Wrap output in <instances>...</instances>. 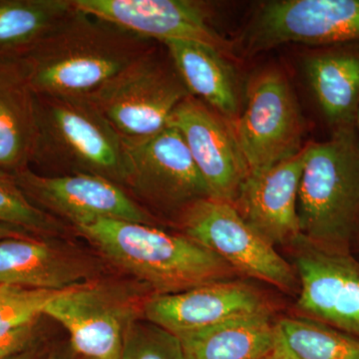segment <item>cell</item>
Returning a JSON list of instances; mask_svg holds the SVG:
<instances>
[{"instance_id": "obj_1", "label": "cell", "mask_w": 359, "mask_h": 359, "mask_svg": "<svg viewBox=\"0 0 359 359\" xmlns=\"http://www.w3.org/2000/svg\"><path fill=\"white\" fill-rule=\"evenodd\" d=\"M157 43L75 6L18 60L35 94L86 97Z\"/></svg>"}, {"instance_id": "obj_2", "label": "cell", "mask_w": 359, "mask_h": 359, "mask_svg": "<svg viewBox=\"0 0 359 359\" xmlns=\"http://www.w3.org/2000/svg\"><path fill=\"white\" fill-rule=\"evenodd\" d=\"M74 228L113 264L150 285L155 294H177L238 275L192 238L151 224L97 219Z\"/></svg>"}, {"instance_id": "obj_3", "label": "cell", "mask_w": 359, "mask_h": 359, "mask_svg": "<svg viewBox=\"0 0 359 359\" xmlns=\"http://www.w3.org/2000/svg\"><path fill=\"white\" fill-rule=\"evenodd\" d=\"M30 163L52 176L90 174L124 183L126 145L88 97L35 94Z\"/></svg>"}, {"instance_id": "obj_4", "label": "cell", "mask_w": 359, "mask_h": 359, "mask_svg": "<svg viewBox=\"0 0 359 359\" xmlns=\"http://www.w3.org/2000/svg\"><path fill=\"white\" fill-rule=\"evenodd\" d=\"M297 196L302 236L327 249L351 252L359 233V144L351 130L304 146Z\"/></svg>"}, {"instance_id": "obj_5", "label": "cell", "mask_w": 359, "mask_h": 359, "mask_svg": "<svg viewBox=\"0 0 359 359\" xmlns=\"http://www.w3.org/2000/svg\"><path fill=\"white\" fill-rule=\"evenodd\" d=\"M158 44L87 96L126 144L166 128L175 109L191 95L169 53L162 55Z\"/></svg>"}, {"instance_id": "obj_6", "label": "cell", "mask_w": 359, "mask_h": 359, "mask_svg": "<svg viewBox=\"0 0 359 359\" xmlns=\"http://www.w3.org/2000/svg\"><path fill=\"white\" fill-rule=\"evenodd\" d=\"M187 237L211 250L238 275L269 283L285 292L299 283L294 266L242 218L235 205L205 198L182 211Z\"/></svg>"}, {"instance_id": "obj_7", "label": "cell", "mask_w": 359, "mask_h": 359, "mask_svg": "<svg viewBox=\"0 0 359 359\" xmlns=\"http://www.w3.org/2000/svg\"><path fill=\"white\" fill-rule=\"evenodd\" d=\"M231 125L250 173L292 159L304 148L299 103L278 69L262 71L250 80L247 105Z\"/></svg>"}, {"instance_id": "obj_8", "label": "cell", "mask_w": 359, "mask_h": 359, "mask_svg": "<svg viewBox=\"0 0 359 359\" xmlns=\"http://www.w3.org/2000/svg\"><path fill=\"white\" fill-rule=\"evenodd\" d=\"M294 248L299 283L297 309L306 318L359 339V261L302 237Z\"/></svg>"}, {"instance_id": "obj_9", "label": "cell", "mask_w": 359, "mask_h": 359, "mask_svg": "<svg viewBox=\"0 0 359 359\" xmlns=\"http://www.w3.org/2000/svg\"><path fill=\"white\" fill-rule=\"evenodd\" d=\"M124 183L142 199L164 209L185 210L210 198L186 142L174 127L126 144Z\"/></svg>"}, {"instance_id": "obj_10", "label": "cell", "mask_w": 359, "mask_h": 359, "mask_svg": "<svg viewBox=\"0 0 359 359\" xmlns=\"http://www.w3.org/2000/svg\"><path fill=\"white\" fill-rule=\"evenodd\" d=\"M248 48L287 43L359 42V0H276L261 6L250 23Z\"/></svg>"}, {"instance_id": "obj_11", "label": "cell", "mask_w": 359, "mask_h": 359, "mask_svg": "<svg viewBox=\"0 0 359 359\" xmlns=\"http://www.w3.org/2000/svg\"><path fill=\"white\" fill-rule=\"evenodd\" d=\"M16 183L33 204L57 215L73 226L97 219H119L146 224L154 218L121 186L90 174L46 176L29 167L13 173Z\"/></svg>"}, {"instance_id": "obj_12", "label": "cell", "mask_w": 359, "mask_h": 359, "mask_svg": "<svg viewBox=\"0 0 359 359\" xmlns=\"http://www.w3.org/2000/svg\"><path fill=\"white\" fill-rule=\"evenodd\" d=\"M168 126L183 137L210 198L233 205L250 169L231 123L190 95L175 109Z\"/></svg>"}, {"instance_id": "obj_13", "label": "cell", "mask_w": 359, "mask_h": 359, "mask_svg": "<svg viewBox=\"0 0 359 359\" xmlns=\"http://www.w3.org/2000/svg\"><path fill=\"white\" fill-rule=\"evenodd\" d=\"M80 11L139 36L161 42L188 40L231 55V44L212 25L207 4L195 0H73Z\"/></svg>"}, {"instance_id": "obj_14", "label": "cell", "mask_w": 359, "mask_h": 359, "mask_svg": "<svg viewBox=\"0 0 359 359\" xmlns=\"http://www.w3.org/2000/svg\"><path fill=\"white\" fill-rule=\"evenodd\" d=\"M271 311L264 295L240 280H221L185 292L154 294L144 302V318L178 335L230 318Z\"/></svg>"}, {"instance_id": "obj_15", "label": "cell", "mask_w": 359, "mask_h": 359, "mask_svg": "<svg viewBox=\"0 0 359 359\" xmlns=\"http://www.w3.org/2000/svg\"><path fill=\"white\" fill-rule=\"evenodd\" d=\"M304 150L275 166L250 172L233 205L242 218L271 245H292L302 237L297 196Z\"/></svg>"}, {"instance_id": "obj_16", "label": "cell", "mask_w": 359, "mask_h": 359, "mask_svg": "<svg viewBox=\"0 0 359 359\" xmlns=\"http://www.w3.org/2000/svg\"><path fill=\"white\" fill-rule=\"evenodd\" d=\"M44 316L67 330L73 351L85 358L121 355L123 334L131 320L119 302L88 282L62 290Z\"/></svg>"}, {"instance_id": "obj_17", "label": "cell", "mask_w": 359, "mask_h": 359, "mask_svg": "<svg viewBox=\"0 0 359 359\" xmlns=\"http://www.w3.org/2000/svg\"><path fill=\"white\" fill-rule=\"evenodd\" d=\"M86 262L32 237L0 241V287L63 290L87 283Z\"/></svg>"}, {"instance_id": "obj_18", "label": "cell", "mask_w": 359, "mask_h": 359, "mask_svg": "<svg viewBox=\"0 0 359 359\" xmlns=\"http://www.w3.org/2000/svg\"><path fill=\"white\" fill-rule=\"evenodd\" d=\"M35 126V93L20 60L0 57V169L29 167Z\"/></svg>"}, {"instance_id": "obj_19", "label": "cell", "mask_w": 359, "mask_h": 359, "mask_svg": "<svg viewBox=\"0 0 359 359\" xmlns=\"http://www.w3.org/2000/svg\"><path fill=\"white\" fill-rule=\"evenodd\" d=\"M189 93L233 123L240 115L237 82L223 54L209 45L188 40L161 42Z\"/></svg>"}, {"instance_id": "obj_20", "label": "cell", "mask_w": 359, "mask_h": 359, "mask_svg": "<svg viewBox=\"0 0 359 359\" xmlns=\"http://www.w3.org/2000/svg\"><path fill=\"white\" fill-rule=\"evenodd\" d=\"M187 359H264L275 351L271 311L230 318L177 335Z\"/></svg>"}, {"instance_id": "obj_21", "label": "cell", "mask_w": 359, "mask_h": 359, "mask_svg": "<svg viewBox=\"0 0 359 359\" xmlns=\"http://www.w3.org/2000/svg\"><path fill=\"white\" fill-rule=\"evenodd\" d=\"M304 70L327 121L337 131L351 130L359 104V53L316 54L306 59Z\"/></svg>"}, {"instance_id": "obj_22", "label": "cell", "mask_w": 359, "mask_h": 359, "mask_svg": "<svg viewBox=\"0 0 359 359\" xmlns=\"http://www.w3.org/2000/svg\"><path fill=\"white\" fill-rule=\"evenodd\" d=\"M74 8L73 0H0V57L25 55Z\"/></svg>"}, {"instance_id": "obj_23", "label": "cell", "mask_w": 359, "mask_h": 359, "mask_svg": "<svg viewBox=\"0 0 359 359\" xmlns=\"http://www.w3.org/2000/svg\"><path fill=\"white\" fill-rule=\"evenodd\" d=\"M275 359H359V339L309 318L276 323Z\"/></svg>"}, {"instance_id": "obj_24", "label": "cell", "mask_w": 359, "mask_h": 359, "mask_svg": "<svg viewBox=\"0 0 359 359\" xmlns=\"http://www.w3.org/2000/svg\"><path fill=\"white\" fill-rule=\"evenodd\" d=\"M0 223L11 224L30 233L48 235L62 230L55 217L28 199L13 174L0 169Z\"/></svg>"}, {"instance_id": "obj_25", "label": "cell", "mask_w": 359, "mask_h": 359, "mask_svg": "<svg viewBox=\"0 0 359 359\" xmlns=\"http://www.w3.org/2000/svg\"><path fill=\"white\" fill-rule=\"evenodd\" d=\"M121 359H187L176 334L144 318H131L123 334Z\"/></svg>"}, {"instance_id": "obj_26", "label": "cell", "mask_w": 359, "mask_h": 359, "mask_svg": "<svg viewBox=\"0 0 359 359\" xmlns=\"http://www.w3.org/2000/svg\"><path fill=\"white\" fill-rule=\"evenodd\" d=\"M62 290L0 287V335L37 323L45 309Z\"/></svg>"}, {"instance_id": "obj_27", "label": "cell", "mask_w": 359, "mask_h": 359, "mask_svg": "<svg viewBox=\"0 0 359 359\" xmlns=\"http://www.w3.org/2000/svg\"><path fill=\"white\" fill-rule=\"evenodd\" d=\"M35 325L36 323L0 335V359H6L33 346V340L36 334Z\"/></svg>"}, {"instance_id": "obj_28", "label": "cell", "mask_w": 359, "mask_h": 359, "mask_svg": "<svg viewBox=\"0 0 359 359\" xmlns=\"http://www.w3.org/2000/svg\"><path fill=\"white\" fill-rule=\"evenodd\" d=\"M32 237V233L11 224L0 223V241L11 238Z\"/></svg>"}, {"instance_id": "obj_29", "label": "cell", "mask_w": 359, "mask_h": 359, "mask_svg": "<svg viewBox=\"0 0 359 359\" xmlns=\"http://www.w3.org/2000/svg\"><path fill=\"white\" fill-rule=\"evenodd\" d=\"M73 351L72 347H65V348L56 349V351H52L46 359H73L72 358Z\"/></svg>"}, {"instance_id": "obj_30", "label": "cell", "mask_w": 359, "mask_h": 359, "mask_svg": "<svg viewBox=\"0 0 359 359\" xmlns=\"http://www.w3.org/2000/svg\"><path fill=\"white\" fill-rule=\"evenodd\" d=\"M39 351L35 347H29L25 351H20V353L13 354L6 359H36Z\"/></svg>"}, {"instance_id": "obj_31", "label": "cell", "mask_w": 359, "mask_h": 359, "mask_svg": "<svg viewBox=\"0 0 359 359\" xmlns=\"http://www.w3.org/2000/svg\"><path fill=\"white\" fill-rule=\"evenodd\" d=\"M354 122L356 123V126H358V144H359V104H358V110H356L355 121H354Z\"/></svg>"}, {"instance_id": "obj_32", "label": "cell", "mask_w": 359, "mask_h": 359, "mask_svg": "<svg viewBox=\"0 0 359 359\" xmlns=\"http://www.w3.org/2000/svg\"><path fill=\"white\" fill-rule=\"evenodd\" d=\"M85 359H121V355L114 356V358H85Z\"/></svg>"}, {"instance_id": "obj_33", "label": "cell", "mask_w": 359, "mask_h": 359, "mask_svg": "<svg viewBox=\"0 0 359 359\" xmlns=\"http://www.w3.org/2000/svg\"><path fill=\"white\" fill-rule=\"evenodd\" d=\"M264 359H273V354H271V356H269V358H264Z\"/></svg>"}, {"instance_id": "obj_34", "label": "cell", "mask_w": 359, "mask_h": 359, "mask_svg": "<svg viewBox=\"0 0 359 359\" xmlns=\"http://www.w3.org/2000/svg\"><path fill=\"white\" fill-rule=\"evenodd\" d=\"M273 359H275V358H273Z\"/></svg>"}]
</instances>
